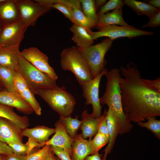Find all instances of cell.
I'll list each match as a JSON object with an SVG mask.
<instances>
[{"label": "cell", "instance_id": "6da1fadb", "mask_svg": "<svg viewBox=\"0 0 160 160\" xmlns=\"http://www.w3.org/2000/svg\"><path fill=\"white\" fill-rule=\"evenodd\" d=\"M119 69L122 105L127 119L137 123L149 116H160V92L143 81L137 65L130 62Z\"/></svg>", "mask_w": 160, "mask_h": 160}, {"label": "cell", "instance_id": "7a4b0ae2", "mask_svg": "<svg viewBox=\"0 0 160 160\" xmlns=\"http://www.w3.org/2000/svg\"><path fill=\"white\" fill-rule=\"evenodd\" d=\"M105 75L107 79L105 91L100 98V102L112 110L118 123V134L122 135L129 132L133 126L127 119L122 108L119 82L120 71L117 68L107 70Z\"/></svg>", "mask_w": 160, "mask_h": 160}, {"label": "cell", "instance_id": "3957f363", "mask_svg": "<svg viewBox=\"0 0 160 160\" xmlns=\"http://www.w3.org/2000/svg\"><path fill=\"white\" fill-rule=\"evenodd\" d=\"M60 56L62 69L72 72L80 85L93 79L87 62L77 47L64 49Z\"/></svg>", "mask_w": 160, "mask_h": 160}, {"label": "cell", "instance_id": "277c9868", "mask_svg": "<svg viewBox=\"0 0 160 160\" xmlns=\"http://www.w3.org/2000/svg\"><path fill=\"white\" fill-rule=\"evenodd\" d=\"M36 95H39L60 116H71L76 101L64 86L39 90Z\"/></svg>", "mask_w": 160, "mask_h": 160}, {"label": "cell", "instance_id": "5b68a950", "mask_svg": "<svg viewBox=\"0 0 160 160\" xmlns=\"http://www.w3.org/2000/svg\"><path fill=\"white\" fill-rule=\"evenodd\" d=\"M18 71L34 95L40 89L58 87L56 81L40 71L18 53Z\"/></svg>", "mask_w": 160, "mask_h": 160}, {"label": "cell", "instance_id": "8992f818", "mask_svg": "<svg viewBox=\"0 0 160 160\" xmlns=\"http://www.w3.org/2000/svg\"><path fill=\"white\" fill-rule=\"evenodd\" d=\"M113 40L107 38L100 43L85 48H79L89 68L93 78L98 76L105 68L107 61L105 58Z\"/></svg>", "mask_w": 160, "mask_h": 160}, {"label": "cell", "instance_id": "52a82bcc", "mask_svg": "<svg viewBox=\"0 0 160 160\" xmlns=\"http://www.w3.org/2000/svg\"><path fill=\"white\" fill-rule=\"evenodd\" d=\"M99 31H92L91 30L87 31L94 40L102 37H107L114 41L120 37H127L131 39L142 36H151L153 34L152 31H144L135 28L134 26H119L116 25H108L98 29Z\"/></svg>", "mask_w": 160, "mask_h": 160}, {"label": "cell", "instance_id": "ba28073f", "mask_svg": "<svg viewBox=\"0 0 160 160\" xmlns=\"http://www.w3.org/2000/svg\"><path fill=\"white\" fill-rule=\"evenodd\" d=\"M27 27L20 19L4 25L0 32V48L19 51Z\"/></svg>", "mask_w": 160, "mask_h": 160}, {"label": "cell", "instance_id": "9c48e42d", "mask_svg": "<svg viewBox=\"0 0 160 160\" xmlns=\"http://www.w3.org/2000/svg\"><path fill=\"white\" fill-rule=\"evenodd\" d=\"M107 70L105 68L98 76L80 85L85 103L92 105L93 112L91 114L95 118H98L102 115V106L100 102L99 88L101 79Z\"/></svg>", "mask_w": 160, "mask_h": 160}, {"label": "cell", "instance_id": "30bf717a", "mask_svg": "<svg viewBox=\"0 0 160 160\" xmlns=\"http://www.w3.org/2000/svg\"><path fill=\"white\" fill-rule=\"evenodd\" d=\"M20 19L28 27L34 26L38 18L52 9L36 1L16 0Z\"/></svg>", "mask_w": 160, "mask_h": 160}, {"label": "cell", "instance_id": "8fae6325", "mask_svg": "<svg viewBox=\"0 0 160 160\" xmlns=\"http://www.w3.org/2000/svg\"><path fill=\"white\" fill-rule=\"evenodd\" d=\"M20 54L34 66L56 81L58 77L53 68L49 64L48 58L37 48L34 47L24 49Z\"/></svg>", "mask_w": 160, "mask_h": 160}, {"label": "cell", "instance_id": "7c38bea8", "mask_svg": "<svg viewBox=\"0 0 160 160\" xmlns=\"http://www.w3.org/2000/svg\"><path fill=\"white\" fill-rule=\"evenodd\" d=\"M55 132L52 137L44 144L59 147L66 152L71 157L72 155L71 145L73 138L68 135L63 123L59 119L55 124Z\"/></svg>", "mask_w": 160, "mask_h": 160}, {"label": "cell", "instance_id": "4fadbf2b", "mask_svg": "<svg viewBox=\"0 0 160 160\" xmlns=\"http://www.w3.org/2000/svg\"><path fill=\"white\" fill-rule=\"evenodd\" d=\"M14 82L17 93L31 105L36 114L41 115V109L40 104L18 70L15 72Z\"/></svg>", "mask_w": 160, "mask_h": 160}, {"label": "cell", "instance_id": "5bb4252c", "mask_svg": "<svg viewBox=\"0 0 160 160\" xmlns=\"http://www.w3.org/2000/svg\"><path fill=\"white\" fill-rule=\"evenodd\" d=\"M0 103L12 108L26 115L32 114L34 111L31 106L17 92L4 90L0 91Z\"/></svg>", "mask_w": 160, "mask_h": 160}, {"label": "cell", "instance_id": "9a60e30c", "mask_svg": "<svg viewBox=\"0 0 160 160\" xmlns=\"http://www.w3.org/2000/svg\"><path fill=\"white\" fill-rule=\"evenodd\" d=\"M22 130L12 121L0 117V140L8 143L13 141L23 143Z\"/></svg>", "mask_w": 160, "mask_h": 160}, {"label": "cell", "instance_id": "2e32d148", "mask_svg": "<svg viewBox=\"0 0 160 160\" xmlns=\"http://www.w3.org/2000/svg\"><path fill=\"white\" fill-rule=\"evenodd\" d=\"M92 139V138H89L88 140L85 139L81 134L77 135L73 138L71 160H84L89 155L94 154Z\"/></svg>", "mask_w": 160, "mask_h": 160}, {"label": "cell", "instance_id": "e0dca14e", "mask_svg": "<svg viewBox=\"0 0 160 160\" xmlns=\"http://www.w3.org/2000/svg\"><path fill=\"white\" fill-rule=\"evenodd\" d=\"M20 19L16 0H6L0 4V26Z\"/></svg>", "mask_w": 160, "mask_h": 160}, {"label": "cell", "instance_id": "ac0fdd59", "mask_svg": "<svg viewBox=\"0 0 160 160\" xmlns=\"http://www.w3.org/2000/svg\"><path fill=\"white\" fill-rule=\"evenodd\" d=\"M109 136V141L106 147L104 150L102 159L106 160L107 155L111 153L115 145L118 135V126L116 119L112 110L109 108L106 112Z\"/></svg>", "mask_w": 160, "mask_h": 160}, {"label": "cell", "instance_id": "d6986e66", "mask_svg": "<svg viewBox=\"0 0 160 160\" xmlns=\"http://www.w3.org/2000/svg\"><path fill=\"white\" fill-rule=\"evenodd\" d=\"M55 128H50L44 126H37L31 128H26L22 130L21 135L28 138H32L44 146V143L49 140V137L55 133Z\"/></svg>", "mask_w": 160, "mask_h": 160}, {"label": "cell", "instance_id": "ffe728a7", "mask_svg": "<svg viewBox=\"0 0 160 160\" xmlns=\"http://www.w3.org/2000/svg\"><path fill=\"white\" fill-rule=\"evenodd\" d=\"M67 4L75 20L74 25L90 30L96 26V22L90 20L84 15L80 0H68Z\"/></svg>", "mask_w": 160, "mask_h": 160}, {"label": "cell", "instance_id": "44dd1931", "mask_svg": "<svg viewBox=\"0 0 160 160\" xmlns=\"http://www.w3.org/2000/svg\"><path fill=\"white\" fill-rule=\"evenodd\" d=\"M96 26L98 29L108 25H119L128 26L124 20L122 13V8L113 10L112 12L97 15Z\"/></svg>", "mask_w": 160, "mask_h": 160}, {"label": "cell", "instance_id": "7402d4cb", "mask_svg": "<svg viewBox=\"0 0 160 160\" xmlns=\"http://www.w3.org/2000/svg\"><path fill=\"white\" fill-rule=\"evenodd\" d=\"M101 116L95 118L91 114H89L87 110L83 112L81 115L82 123L80 127L82 132L81 134L84 138H92L97 133Z\"/></svg>", "mask_w": 160, "mask_h": 160}, {"label": "cell", "instance_id": "603a6c76", "mask_svg": "<svg viewBox=\"0 0 160 160\" xmlns=\"http://www.w3.org/2000/svg\"><path fill=\"white\" fill-rule=\"evenodd\" d=\"M73 33L72 40L79 48H85L92 45L94 40L87 29L80 26L73 24L70 28Z\"/></svg>", "mask_w": 160, "mask_h": 160}, {"label": "cell", "instance_id": "cb8c5ba5", "mask_svg": "<svg viewBox=\"0 0 160 160\" xmlns=\"http://www.w3.org/2000/svg\"><path fill=\"white\" fill-rule=\"evenodd\" d=\"M0 117L12 121L22 130L29 126V120L27 116H20L14 111L13 108L0 103Z\"/></svg>", "mask_w": 160, "mask_h": 160}, {"label": "cell", "instance_id": "d4e9b609", "mask_svg": "<svg viewBox=\"0 0 160 160\" xmlns=\"http://www.w3.org/2000/svg\"><path fill=\"white\" fill-rule=\"evenodd\" d=\"M16 71L9 68L0 65V86L3 90L17 92L14 82Z\"/></svg>", "mask_w": 160, "mask_h": 160}, {"label": "cell", "instance_id": "484cf974", "mask_svg": "<svg viewBox=\"0 0 160 160\" xmlns=\"http://www.w3.org/2000/svg\"><path fill=\"white\" fill-rule=\"evenodd\" d=\"M122 1L124 4L129 7L138 15H145L149 19L157 11L158 9L148 3L136 0H124Z\"/></svg>", "mask_w": 160, "mask_h": 160}, {"label": "cell", "instance_id": "4316f807", "mask_svg": "<svg viewBox=\"0 0 160 160\" xmlns=\"http://www.w3.org/2000/svg\"><path fill=\"white\" fill-rule=\"evenodd\" d=\"M19 52L0 48V65L18 70V53Z\"/></svg>", "mask_w": 160, "mask_h": 160}, {"label": "cell", "instance_id": "83f0119b", "mask_svg": "<svg viewBox=\"0 0 160 160\" xmlns=\"http://www.w3.org/2000/svg\"><path fill=\"white\" fill-rule=\"evenodd\" d=\"M78 118V116H76L74 118H72L71 116L67 117L60 116L59 119L66 131L72 138L77 135V132L82 123L81 121L79 120Z\"/></svg>", "mask_w": 160, "mask_h": 160}, {"label": "cell", "instance_id": "f1b7e54d", "mask_svg": "<svg viewBox=\"0 0 160 160\" xmlns=\"http://www.w3.org/2000/svg\"><path fill=\"white\" fill-rule=\"evenodd\" d=\"M145 122H138L137 125L141 127H145L151 131L158 139H160V120L156 119V116H151L147 117Z\"/></svg>", "mask_w": 160, "mask_h": 160}, {"label": "cell", "instance_id": "f546056e", "mask_svg": "<svg viewBox=\"0 0 160 160\" xmlns=\"http://www.w3.org/2000/svg\"><path fill=\"white\" fill-rule=\"evenodd\" d=\"M80 1L85 15L90 20L96 23L97 16L95 0H80Z\"/></svg>", "mask_w": 160, "mask_h": 160}, {"label": "cell", "instance_id": "4dcf8cb0", "mask_svg": "<svg viewBox=\"0 0 160 160\" xmlns=\"http://www.w3.org/2000/svg\"><path fill=\"white\" fill-rule=\"evenodd\" d=\"M109 139L103 134L97 132L91 141L94 154L99 153V151L108 143Z\"/></svg>", "mask_w": 160, "mask_h": 160}, {"label": "cell", "instance_id": "1f68e13d", "mask_svg": "<svg viewBox=\"0 0 160 160\" xmlns=\"http://www.w3.org/2000/svg\"><path fill=\"white\" fill-rule=\"evenodd\" d=\"M124 5V4L122 0H109L103 6L100 8L99 10L97 13V15H98L106 13L111 10L122 8Z\"/></svg>", "mask_w": 160, "mask_h": 160}, {"label": "cell", "instance_id": "d6a6232c", "mask_svg": "<svg viewBox=\"0 0 160 160\" xmlns=\"http://www.w3.org/2000/svg\"><path fill=\"white\" fill-rule=\"evenodd\" d=\"M51 150L50 145H45L42 148L27 156L26 160H43Z\"/></svg>", "mask_w": 160, "mask_h": 160}, {"label": "cell", "instance_id": "836d02e7", "mask_svg": "<svg viewBox=\"0 0 160 160\" xmlns=\"http://www.w3.org/2000/svg\"><path fill=\"white\" fill-rule=\"evenodd\" d=\"M13 153L19 155H26L27 149L25 144L17 141H13L7 144Z\"/></svg>", "mask_w": 160, "mask_h": 160}, {"label": "cell", "instance_id": "e575fe53", "mask_svg": "<svg viewBox=\"0 0 160 160\" xmlns=\"http://www.w3.org/2000/svg\"><path fill=\"white\" fill-rule=\"evenodd\" d=\"M106 110L105 109L103 114L101 116L97 132L103 134L109 139L108 129L106 118Z\"/></svg>", "mask_w": 160, "mask_h": 160}, {"label": "cell", "instance_id": "d590c367", "mask_svg": "<svg viewBox=\"0 0 160 160\" xmlns=\"http://www.w3.org/2000/svg\"><path fill=\"white\" fill-rule=\"evenodd\" d=\"M160 25V9L158 8L157 11L149 19V21L141 28L151 27L155 28Z\"/></svg>", "mask_w": 160, "mask_h": 160}, {"label": "cell", "instance_id": "8d00e7d4", "mask_svg": "<svg viewBox=\"0 0 160 160\" xmlns=\"http://www.w3.org/2000/svg\"><path fill=\"white\" fill-rule=\"evenodd\" d=\"M51 149L53 153L61 160H71L68 154L61 148L50 146Z\"/></svg>", "mask_w": 160, "mask_h": 160}, {"label": "cell", "instance_id": "74e56055", "mask_svg": "<svg viewBox=\"0 0 160 160\" xmlns=\"http://www.w3.org/2000/svg\"><path fill=\"white\" fill-rule=\"evenodd\" d=\"M143 81L149 87L160 92V78L154 80L142 78Z\"/></svg>", "mask_w": 160, "mask_h": 160}, {"label": "cell", "instance_id": "f35d334b", "mask_svg": "<svg viewBox=\"0 0 160 160\" xmlns=\"http://www.w3.org/2000/svg\"><path fill=\"white\" fill-rule=\"evenodd\" d=\"M25 144L27 149L26 156L29 154L34 148L37 147L39 148L41 147L40 143L37 142L34 139L30 138H28V140Z\"/></svg>", "mask_w": 160, "mask_h": 160}, {"label": "cell", "instance_id": "ab89813d", "mask_svg": "<svg viewBox=\"0 0 160 160\" xmlns=\"http://www.w3.org/2000/svg\"><path fill=\"white\" fill-rule=\"evenodd\" d=\"M0 154L8 156L14 153L11 148L7 144L0 140Z\"/></svg>", "mask_w": 160, "mask_h": 160}, {"label": "cell", "instance_id": "60d3db41", "mask_svg": "<svg viewBox=\"0 0 160 160\" xmlns=\"http://www.w3.org/2000/svg\"><path fill=\"white\" fill-rule=\"evenodd\" d=\"M26 155H19L14 154L7 156L6 160H26Z\"/></svg>", "mask_w": 160, "mask_h": 160}, {"label": "cell", "instance_id": "b9f144b4", "mask_svg": "<svg viewBox=\"0 0 160 160\" xmlns=\"http://www.w3.org/2000/svg\"><path fill=\"white\" fill-rule=\"evenodd\" d=\"M103 154L99 153L90 155L87 156L84 160H103L102 157Z\"/></svg>", "mask_w": 160, "mask_h": 160}, {"label": "cell", "instance_id": "7bdbcfd3", "mask_svg": "<svg viewBox=\"0 0 160 160\" xmlns=\"http://www.w3.org/2000/svg\"><path fill=\"white\" fill-rule=\"evenodd\" d=\"M43 160H61L58 157L57 158L54 156L51 149L46 156Z\"/></svg>", "mask_w": 160, "mask_h": 160}, {"label": "cell", "instance_id": "ee69618b", "mask_svg": "<svg viewBox=\"0 0 160 160\" xmlns=\"http://www.w3.org/2000/svg\"><path fill=\"white\" fill-rule=\"evenodd\" d=\"M147 2L154 7L160 8V0H149L146 1Z\"/></svg>", "mask_w": 160, "mask_h": 160}, {"label": "cell", "instance_id": "f6af8a7d", "mask_svg": "<svg viewBox=\"0 0 160 160\" xmlns=\"http://www.w3.org/2000/svg\"><path fill=\"white\" fill-rule=\"evenodd\" d=\"M107 2V0H95V6L96 10L99 8H100L103 6Z\"/></svg>", "mask_w": 160, "mask_h": 160}, {"label": "cell", "instance_id": "bcb514c9", "mask_svg": "<svg viewBox=\"0 0 160 160\" xmlns=\"http://www.w3.org/2000/svg\"><path fill=\"white\" fill-rule=\"evenodd\" d=\"M7 156L0 154V160H6Z\"/></svg>", "mask_w": 160, "mask_h": 160}, {"label": "cell", "instance_id": "7dc6e473", "mask_svg": "<svg viewBox=\"0 0 160 160\" xmlns=\"http://www.w3.org/2000/svg\"><path fill=\"white\" fill-rule=\"evenodd\" d=\"M6 0H0V4L6 1Z\"/></svg>", "mask_w": 160, "mask_h": 160}, {"label": "cell", "instance_id": "c3c4849f", "mask_svg": "<svg viewBox=\"0 0 160 160\" xmlns=\"http://www.w3.org/2000/svg\"><path fill=\"white\" fill-rule=\"evenodd\" d=\"M3 90V89L1 87H0V91L2 90Z\"/></svg>", "mask_w": 160, "mask_h": 160}, {"label": "cell", "instance_id": "681fc988", "mask_svg": "<svg viewBox=\"0 0 160 160\" xmlns=\"http://www.w3.org/2000/svg\"><path fill=\"white\" fill-rule=\"evenodd\" d=\"M1 27L0 26V31H1Z\"/></svg>", "mask_w": 160, "mask_h": 160}, {"label": "cell", "instance_id": "f907efd6", "mask_svg": "<svg viewBox=\"0 0 160 160\" xmlns=\"http://www.w3.org/2000/svg\"></svg>", "mask_w": 160, "mask_h": 160}, {"label": "cell", "instance_id": "816d5d0a", "mask_svg": "<svg viewBox=\"0 0 160 160\" xmlns=\"http://www.w3.org/2000/svg\"><path fill=\"white\" fill-rule=\"evenodd\" d=\"M0 87H1V86H0Z\"/></svg>", "mask_w": 160, "mask_h": 160}]
</instances>
